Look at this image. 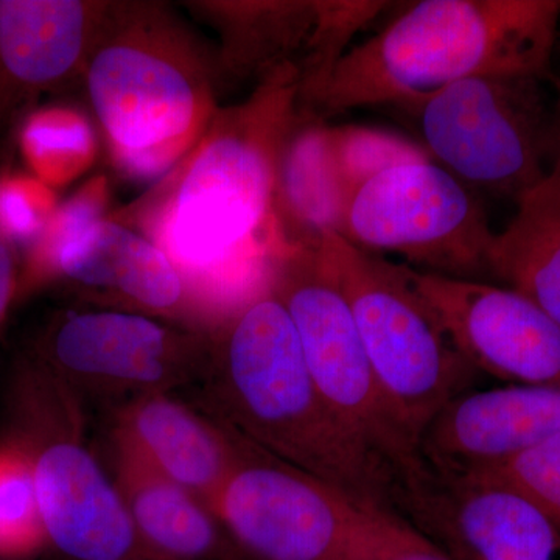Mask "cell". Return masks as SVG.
I'll use <instances>...</instances> for the list:
<instances>
[{
    "instance_id": "cell-1",
    "label": "cell",
    "mask_w": 560,
    "mask_h": 560,
    "mask_svg": "<svg viewBox=\"0 0 560 560\" xmlns=\"http://www.w3.org/2000/svg\"><path fill=\"white\" fill-rule=\"evenodd\" d=\"M301 113L300 69L276 70L241 105L220 109L198 145L120 220L164 250L210 331L270 282L290 248L276 184Z\"/></svg>"
},
{
    "instance_id": "cell-2",
    "label": "cell",
    "mask_w": 560,
    "mask_h": 560,
    "mask_svg": "<svg viewBox=\"0 0 560 560\" xmlns=\"http://www.w3.org/2000/svg\"><path fill=\"white\" fill-rule=\"evenodd\" d=\"M197 383L201 410L254 447L361 506L394 511L396 480L327 407L271 279L210 331Z\"/></svg>"
},
{
    "instance_id": "cell-3",
    "label": "cell",
    "mask_w": 560,
    "mask_h": 560,
    "mask_svg": "<svg viewBox=\"0 0 560 560\" xmlns=\"http://www.w3.org/2000/svg\"><path fill=\"white\" fill-rule=\"evenodd\" d=\"M559 0H422L352 47L308 113L415 103L481 75L550 79Z\"/></svg>"
},
{
    "instance_id": "cell-4",
    "label": "cell",
    "mask_w": 560,
    "mask_h": 560,
    "mask_svg": "<svg viewBox=\"0 0 560 560\" xmlns=\"http://www.w3.org/2000/svg\"><path fill=\"white\" fill-rule=\"evenodd\" d=\"M83 79L110 158L131 178L167 175L220 110L219 58L160 3L113 2Z\"/></svg>"
},
{
    "instance_id": "cell-5",
    "label": "cell",
    "mask_w": 560,
    "mask_h": 560,
    "mask_svg": "<svg viewBox=\"0 0 560 560\" xmlns=\"http://www.w3.org/2000/svg\"><path fill=\"white\" fill-rule=\"evenodd\" d=\"M21 436L47 540L72 560L147 558L119 489L91 452L80 394L32 359L18 378Z\"/></svg>"
},
{
    "instance_id": "cell-6",
    "label": "cell",
    "mask_w": 560,
    "mask_h": 560,
    "mask_svg": "<svg viewBox=\"0 0 560 560\" xmlns=\"http://www.w3.org/2000/svg\"><path fill=\"white\" fill-rule=\"evenodd\" d=\"M271 289L289 313L313 382L335 418L397 485L418 475L425 467L419 442L382 389L319 245L283 250L272 268Z\"/></svg>"
},
{
    "instance_id": "cell-7",
    "label": "cell",
    "mask_w": 560,
    "mask_h": 560,
    "mask_svg": "<svg viewBox=\"0 0 560 560\" xmlns=\"http://www.w3.org/2000/svg\"><path fill=\"white\" fill-rule=\"evenodd\" d=\"M350 305L382 389L419 442L438 411L471 389L477 371L404 278L399 264L338 234L319 245Z\"/></svg>"
},
{
    "instance_id": "cell-8",
    "label": "cell",
    "mask_w": 560,
    "mask_h": 560,
    "mask_svg": "<svg viewBox=\"0 0 560 560\" xmlns=\"http://www.w3.org/2000/svg\"><path fill=\"white\" fill-rule=\"evenodd\" d=\"M105 179L58 205L46 231L21 254V293L68 282L101 307L142 313L208 334V324L164 250L120 220L103 217Z\"/></svg>"
},
{
    "instance_id": "cell-9",
    "label": "cell",
    "mask_w": 560,
    "mask_h": 560,
    "mask_svg": "<svg viewBox=\"0 0 560 560\" xmlns=\"http://www.w3.org/2000/svg\"><path fill=\"white\" fill-rule=\"evenodd\" d=\"M534 77L456 81L415 109L423 149L467 186L521 202L550 164L552 102Z\"/></svg>"
},
{
    "instance_id": "cell-10",
    "label": "cell",
    "mask_w": 560,
    "mask_h": 560,
    "mask_svg": "<svg viewBox=\"0 0 560 560\" xmlns=\"http://www.w3.org/2000/svg\"><path fill=\"white\" fill-rule=\"evenodd\" d=\"M342 237L368 253H396L422 271L482 280L490 231L480 198L434 161L400 165L361 186Z\"/></svg>"
},
{
    "instance_id": "cell-11",
    "label": "cell",
    "mask_w": 560,
    "mask_h": 560,
    "mask_svg": "<svg viewBox=\"0 0 560 560\" xmlns=\"http://www.w3.org/2000/svg\"><path fill=\"white\" fill-rule=\"evenodd\" d=\"M213 512L250 560H357L366 508L238 434Z\"/></svg>"
},
{
    "instance_id": "cell-12",
    "label": "cell",
    "mask_w": 560,
    "mask_h": 560,
    "mask_svg": "<svg viewBox=\"0 0 560 560\" xmlns=\"http://www.w3.org/2000/svg\"><path fill=\"white\" fill-rule=\"evenodd\" d=\"M209 334L120 308L65 311L46 324L28 359L77 393L127 399L200 381Z\"/></svg>"
},
{
    "instance_id": "cell-13",
    "label": "cell",
    "mask_w": 560,
    "mask_h": 560,
    "mask_svg": "<svg viewBox=\"0 0 560 560\" xmlns=\"http://www.w3.org/2000/svg\"><path fill=\"white\" fill-rule=\"evenodd\" d=\"M399 265L475 371L515 385L560 388V327L529 298L510 287Z\"/></svg>"
},
{
    "instance_id": "cell-14",
    "label": "cell",
    "mask_w": 560,
    "mask_h": 560,
    "mask_svg": "<svg viewBox=\"0 0 560 560\" xmlns=\"http://www.w3.org/2000/svg\"><path fill=\"white\" fill-rule=\"evenodd\" d=\"M405 521L455 560H560V533L518 493L425 467L397 492Z\"/></svg>"
},
{
    "instance_id": "cell-15",
    "label": "cell",
    "mask_w": 560,
    "mask_h": 560,
    "mask_svg": "<svg viewBox=\"0 0 560 560\" xmlns=\"http://www.w3.org/2000/svg\"><path fill=\"white\" fill-rule=\"evenodd\" d=\"M110 5L0 0V153L40 95L83 79Z\"/></svg>"
},
{
    "instance_id": "cell-16",
    "label": "cell",
    "mask_w": 560,
    "mask_h": 560,
    "mask_svg": "<svg viewBox=\"0 0 560 560\" xmlns=\"http://www.w3.org/2000/svg\"><path fill=\"white\" fill-rule=\"evenodd\" d=\"M560 433V388L511 385L464 390L429 420L419 453L431 470L471 477Z\"/></svg>"
},
{
    "instance_id": "cell-17",
    "label": "cell",
    "mask_w": 560,
    "mask_h": 560,
    "mask_svg": "<svg viewBox=\"0 0 560 560\" xmlns=\"http://www.w3.org/2000/svg\"><path fill=\"white\" fill-rule=\"evenodd\" d=\"M110 444L198 497L213 511L238 455V434L172 393L131 397L114 415Z\"/></svg>"
},
{
    "instance_id": "cell-18",
    "label": "cell",
    "mask_w": 560,
    "mask_h": 560,
    "mask_svg": "<svg viewBox=\"0 0 560 560\" xmlns=\"http://www.w3.org/2000/svg\"><path fill=\"white\" fill-rule=\"evenodd\" d=\"M114 482L143 555L156 560H250L189 490L113 445Z\"/></svg>"
},
{
    "instance_id": "cell-19",
    "label": "cell",
    "mask_w": 560,
    "mask_h": 560,
    "mask_svg": "<svg viewBox=\"0 0 560 560\" xmlns=\"http://www.w3.org/2000/svg\"><path fill=\"white\" fill-rule=\"evenodd\" d=\"M350 195L342 183L330 128L302 110L280 153L275 212L289 246H318L345 234Z\"/></svg>"
},
{
    "instance_id": "cell-20",
    "label": "cell",
    "mask_w": 560,
    "mask_h": 560,
    "mask_svg": "<svg viewBox=\"0 0 560 560\" xmlns=\"http://www.w3.org/2000/svg\"><path fill=\"white\" fill-rule=\"evenodd\" d=\"M202 11L223 36L217 55L221 77H257L264 80L276 70L311 58L320 22V0L293 2H200Z\"/></svg>"
},
{
    "instance_id": "cell-21",
    "label": "cell",
    "mask_w": 560,
    "mask_h": 560,
    "mask_svg": "<svg viewBox=\"0 0 560 560\" xmlns=\"http://www.w3.org/2000/svg\"><path fill=\"white\" fill-rule=\"evenodd\" d=\"M489 276L518 291L560 327V205L523 198L506 230L495 234Z\"/></svg>"
},
{
    "instance_id": "cell-22",
    "label": "cell",
    "mask_w": 560,
    "mask_h": 560,
    "mask_svg": "<svg viewBox=\"0 0 560 560\" xmlns=\"http://www.w3.org/2000/svg\"><path fill=\"white\" fill-rule=\"evenodd\" d=\"M16 143L27 172L51 189L79 176L95 151L90 125L68 106L33 109L22 120Z\"/></svg>"
},
{
    "instance_id": "cell-23",
    "label": "cell",
    "mask_w": 560,
    "mask_h": 560,
    "mask_svg": "<svg viewBox=\"0 0 560 560\" xmlns=\"http://www.w3.org/2000/svg\"><path fill=\"white\" fill-rule=\"evenodd\" d=\"M46 540L31 460L10 442L0 447V558H24Z\"/></svg>"
},
{
    "instance_id": "cell-24",
    "label": "cell",
    "mask_w": 560,
    "mask_h": 560,
    "mask_svg": "<svg viewBox=\"0 0 560 560\" xmlns=\"http://www.w3.org/2000/svg\"><path fill=\"white\" fill-rule=\"evenodd\" d=\"M331 150L350 198L361 186L400 165L433 161L419 143L378 128L345 125L330 128Z\"/></svg>"
},
{
    "instance_id": "cell-25",
    "label": "cell",
    "mask_w": 560,
    "mask_h": 560,
    "mask_svg": "<svg viewBox=\"0 0 560 560\" xmlns=\"http://www.w3.org/2000/svg\"><path fill=\"white\" fill-rule=\"evenodd\" d=\"M518 493L560 533V433L530 445L499 466L471 475Z\"/></svg>"
},
{
    "instance_id": "cell-26",
    "label": "cell",
    "mask_w": 560,
    "mask_h": 560,
    "mask_svg": "<svg viewBox=\"0 0 560 560\" xmlns=\"http://www.w3.org/2000/svg\"><path fill=\"white\" fill-rule=\"evenodd\" d=\"M58 208L51 187L27 171H0V238L21 250L46 231Z\"/></svg>"
},
{
    "instance_id": "cell-27",
    "label": "cell",
    "mask_w": 560,
    "mask_h": 560,
    "mask_svg": "<svg viewBox=\"0 0 560 560\" xmlns=\"http://www.w3.org/2000/svg\"><path fill=\"white\" fill-rule=\"evenodd\" d=\"M357 560H455L396 511L366 508Z\"/></svg>"
},
{
    "instance_id": "cell-28",
    "label": "cell",
    "mask_w": 560,
    "mask_h": 560,
    "mask_svg": "<svg viewBox=\"0 0 560 560\" xmlns=\"http://www.w3.org/2000/svg\"><path fill=\"white\" fill-rule=\"evenodd\" d=\"M21 250L0 238V330L11 307L20 300Z\"/></svg>"
},
{
    "instance_id": "cell-29",
    "label": "cell",
    "mask_w": 560,
    "mask_h": 560,
    "mask_svg": "<svg viewBox=\"0 0 560 560\" xmlns=\"http://www.w3.org/2000/svg\"><path fill=\"white\" fill-rule=\"evenodd\" d=\"M525 198H537L560 205V80L556 81V97L551 113L550 164L544 183Z\"/></svg>"
},
{
    "instance_id": "cell-30",
    "label": "cell",
    "mask_w": 560,
    "mask_h": 560,
    "mask_svg": "<svg viewBox=\"0 0 560 560\" xmlns=\"http://www.w3.org/2000/svg\"><path fill=\"white\" fill-rule=\"evenodd\" d=\"M127 560H156V559L140 558V559H127Z\"/></svg>"
}]
</instances>
